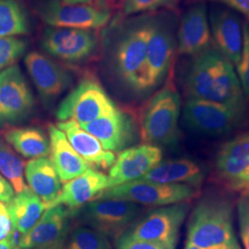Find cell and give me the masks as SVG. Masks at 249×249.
<instances>
[{
  "label": "cell",
  "mask_w": 249,
  "mask_h": 249,
  "mask_svg": "<svg viewBox=\"0 0 249 249\" xmlns=\"http://www.w3.org/2000/svg\"><path fill=\"white\" fill-rule=\"evenodd\" d=\"M118 107L96 78L86 77L63 99L55 116L59 122L73 120L79 124H87L114 113Z\"/></svg>",
  "instance_id": "cell-8"
},
{
  "label": "cell",
  "mask_w": 249,
  "mask_h": 249,
  "mask_svg": "<svg viewBox=\"0 0 249 249\" xmlns=\"http://www.w3.org/2000/svg\"><path fill=\"white\" fill-rule=\"evenodd\" d=\"M209 21L215 48L236 67L244 46V28L240 18L231 9L217 7L212 9Z\"/></svg>",
  "instance_id": "cell-19"
},
{
  "label": "cell",
  "mask_w": 249,
  "mask_h": 249,
  "mask_svg": "<svg viewBox=\"0 0 249 249\" xmlns=\"http://www.w3.org/2000/svg\"><path fill=\"white\" fill-rule=\"evenodd\" d=\"M24 64L41 102L51 108L74 82L71 72L43 52L32 51L24 55Z\"/></svg>",
  "instance_id": "cell-13"
},
{
  "label": "cell",
  "mask_w": 249,
  "mask_h": 249,
  "mask_svg": "<svg viewBox=\"0 0 249 249\" xmlns=\"http://www.w3.org/2000/svg\"><path fill=\"white\" fill-rule=\"evenodd\" d=\"M219 179L231 190L239 192L249 179V132L224 143L215 159Z\"/></svg>",
  "instance_id": "cell-17"
},
{
  "label": "cell",
  "mask_w": 249,
  "mask_h": 249,
  "mask_svg": "<svg viewBox=\"0 0 249 249\" xmlns=\"http://www.w3.org/2000/svg\"><path fill=\"white\" fill-rule=\"evenodd\" d=\"M241 239H242L244 249H249V236H248V235H241Z\"/></svg>",
  "instance_id": "cell-41"
},
{
  "label": "cell",
  "mask_w": 249,
  "mask_h": 249,
  "mask_svg": "<svg viewBox=\"0 0 249 249\" xmlns=\"http://www.w3.org/2000/svg\"><path fill=\"white\" fill-rule=\"evenodd\" d=\"M152 12L116 13L100 31L99 69L107 85L124 100L148 97L146 73Z\"/></svg>",
  "instance_id": "cell-1"
},
{
  "label": "cell",
  "mask_w": 249,
  "mask_h": 249,
  "mask_svg": "<svg viewBox=\"0 0 249 249\" xmlns=\"http://www.w3.org/2000/svg\"><path fill=\"white\" fill-rule=\"evenodd\" d=\"M24 173L29 187L41 198L46 209L62 189V182L53 162L46 157L32 159L27 162Z\"/></svg>",
  "instance_id": "cell-24"
},
{
  "label": "cell",
  "mask_w": 249,
  "mask_h": 249,
  "mask_svg": "<svg viewBox=\"0 0 249 249\" xmlns=\"http://www.w3.org/2000/svg\"><path fill=\"white\" fill-rule=\"evenodd\" d=\"M36 105L35 95L17 64L0 72V128L26 121Z\"/></svg>",
  "instance_id": "cell-12"
},
{
  "label": "cell",
  "mask_w": 249,
  "mask_h": 249,
  "mask_svg": "<svg viewBox=\"0 0 249 249\" xmlns=\"http://www.w3.org/2000/svg\"><path fill=\"white\" fill-rule=\"evenodd\" d=\"M247 17L249 21V0H214Z\"/></svg>",
  "instance_id": "cell-35"
},
{
  "label": "cell",
  "mask_w": 249,
  "mask_h": 249,
  "mask_svg": "<svg viewBox=\"0 0 249 249\" xmlns=\"http://www.w3.org/2000/svg\"><path fill=\"white\" fill-rule=\"evenodd\" d=\"M3 136L15 151L28 159L43 158L50 153V141L38 127H9Z\"/></svg>",
  "instance_id": "cell-26"
},
{
  "label": "cell",
  "mask_w": 249,
  "mask_h": 249,
  "mask_svg": "<svg viewBox=\"0 0 249 249\" xmlns=\"http://www.w3.org/2000/svg\"><path fill=\"white\" fill-rule=\"evenodd\" d=\"M43 53L58 62L78 66L98 57L97 30L45 26L39 37Z\"/></svg>",
  "instance_id": "cell-6"
},
{
  "label": "cell",
  "mask_w": 249,
  "mask_h": 249,
  "mask_svg": "<svg viewBox=\"0 0 249 249\" xmlns=\"http://www.w3.org/2000/svg\"><path fill=\"white\" fill-rule=\"evenodd\" d=\"M56 126L66 135L72 148L94 169H110L116 160L115 153L106 151L98 140L73 120L58 122Z\"/></svg>",
  "instance_id": "cell-21"
},
{
  "label": "cell",
  "mask_w": 249,
  "mask_h": 249,
  "mask_svg": "<svg viewBox=\"0 0 249 249\" xmlns=\"http://www.w3.org/2000/svg\"><path fill=\"white\" fill-rule=\"evenodd\" d=\"M72 213L62 205L48 208L33 229L22 235L19 248L63 249L71 233Z\"/></svg>",
  "instance_id": "cell-14"
},
{
  "label": "cell",
  "mask_w": 249,
  "mask_h": 249,
  "mask_svg": "<svg viewBox=\"0 0 249 249\" xmlns=\"http://www.w3.org/2000/svg\"><path fill=\"white\" fill-rule=\"evenodd\" d=\"M14 196L15 195L13 187L9 184V181L0 173V202L7 204Z\"/></svg>",
  "instance_id": "cell-37"
},
{
  "label": "cell",
  "mask_w": 249,
  "mask_h": 249,
  "mask_svg": "<svg viewBox=\"0 0 249 249\" xmlns=\"http://www.w3.org/2000/svg\"><path fill=\"white\" fill-rule=\"evenodd\" d=\"M107 188V175L89 168L83 175L65 183L59 195L46 209L62 205L71 212L76 211L95 199Z\"/></svg>",
  "instance_id": "cell-20"
},
{
  "label": "cell",
  "mask_w": 249,
  "mask_h": 249,
  "mask_svg": "<svg viewBox=\"0 0 249 249\" xmlns=\"http://www.w3.org/2000/svg\"><path fill=\"white\" fill-rule=\"evenodd\" d=\"M22 249V248H19V247H18V248H15V249Z\"/></svg>",
  "instance_id": "cell-43"
},
{
  "label": "cell",
  "mask_w": 249,
  "mask_h": 249,
  "mask_svg": "<svg viewBox=\"0 0 249 249\" xmlns=\"http://www.w3.org/2000/svg\"><path fill=\"white\" fill-rule=\"evenodd\" d=\"M177 39L178 53L190 57L213 46L204 4H196L185 11L178 22Z\"/></svg>",
  "instance_id": "cell-18"
},
{
  "label": "cell",
  "mask_w": 249,
  "mask_h": 249,
  "mask_svg": "<svg viewBox=\"0 0 249 249\" xmlns=\"http://www.w3.org/2000/svg\"><path fill=\"white\" fill-rule=\"evenodd\" d=\"M189 211L187 202L159 207L138 219L125 233L151 241L168 249H177L179 232Z\"/></svg>",
  "instance_id": "cell-11"
},
{
  "label": "cell",
  "mask_w": 249,
  "mask_h": 249,
  "mask_svg": "<svg viewBox=\"0 0 249 249\" xmlns=\"http://www.w3.org/2000/svg\"><path fill=\"white\" fill-rule=\"evenodd\" d=\"M110 1H113V0H110Z\"/></svg>",
  "instance_id": "cell-45"
},
{
  "label": "cell",
  "mask_w": 249,
  "mask_h": 249,
  "mask_svg": "<svg viewBox=\"0 0 249 249\" xmlns=\"http://www.w3.org/2000/svg\"><path fill=\"white\" fill-rule=\"evenodd\" d=\"M63 249H112V245L103 233L80 226L71 231Z\"/></svg>",
  "instance_id": "cell-29"
},
{
  "label": "cell",
  "mask_w": 249,
  "mask_h": 249,
  "mask_svg": "<svg viewBox=\"0 0 249 249\" xmlns=\"http://www.w3.org/2000/svg\"><path fill=\"white\" fill-rule=\"evenodd\" d=\"M12 229V222L5 206L0 208V240L6 239Z\"/></svg>",
  "instance_id": "cell-36"
},
{
  "label": "cell",
  "mask_w": 249,
  "mask_h": 249,
  "mask_svg": "<svg viewBox=\"0 0 249 249\" xmlns=\"http://www.w3.org/2000/svg\"><path fill=\"white\" fill-rule=\"evenodd\" d=\"M244 46L240 61L236 68V73L240 81L245 98L249 100V21L244 23Z\"/></svg>",
  "instance_id": "cell-32"
},
{
  "label": "cell",
  "mask_w": 249,
  "mask_h": 249,
  "mask_svg": "<svg viewBox=\"0 0 249 249\" xmlns=\"http://www.w3.org/2000/svg\"><path fill=\"white\" fill-rule=\"evenodd\" d=\"M32 9L45 26L99 30L107 26L114 14L110 0L88 4H66L62 0H32Z\"/></svg>",
  "instance_id": "cell-5"
},
{
  "label": "cell",
  "mask_w": 249,
  "mask_h": 249,
  "mask_svg": "<svg viewBox=\"0 0 249 249\" xmlns=\"http://www.w3.org/2000/svg\"><path fill=\"white\" fill-rule=\"evenodd\" d=\"M239 192H240L242 195H248V194H249V181L242 187Z\"/></svg>",
  "instance_id": "cell-42"
},
{
  "label": "cell",
  "mask_w": 249,
  "mask_h": 249,
  "mask_svg": "<svg viewBox=\"0 0 249 249\" xmlns=\"http://www.w3.org/2000/svg\"><path fill=\"white\" fill-rule=\"evenodd\" d=\"M204 172L196 161L181 158L160 160L142 179L161 184H179L190 187H201L204 181Z\"/></svg>",
  "instance_id": "cell-23"
},
{
  "label": "cell",
  "mask_w": 249,
  "mask_h": 249,
  "mask_svg": "<svg viewBox=\"0 0 249 249\" xmlns=\"http://www.w3.org/2000/svg\"><path fill=\"white\" fill-rule=\"evenodd\" d=\"M0 249H13L8 238L0 240Z\"/></svg>",
  "instance_id": "cell-40"
},
{
  "label": "cell",
  "mask_w": 249,
  "mask_h": 249,
  "mask_svg": "<svg viewBox=\"0 0 249 249\" xmlns=\"http://www.w3.org/2000/svg\"><path fill=\"white\" fill-rule=\"evenodd\" d=\"M162 160L160 147L141 144L118 153L107 176V188L140 180Z\"/></svg>",
  "instance_id": "cell-15"
},
{
  "label": "cell",
  "mask_w": 249,
  "mask_h": 249,
  "mask_svg": "<svg viewBox=\"0 0 249 249\" xmlns=\"http://www.w3.org/2000/svg\"><path fill=\"white\" fill-rule=\"evenodd\" d=\"M196 194L197 189L187 185L161 184L151 181L136 180L106 189L99 194L95 199L117 198L130 201L142 207H164L187 202L194 198Z\"/></svg>",
  "instance_id": "cell-10"
},
{
  "label": "cell",
  "mask_w": 249,
  "mask_h": 249,
  "mask_svg": "<svg viewBox=\"0 0 249 249\" xmlns=\"http://www.w3.org/2000/svg\"><path fill=\"white\" fill-rule=\"evenodd\" d=\"M25 163L6 141L0 138V173L16 193L28 188L24 181Z\"/></svg>",
  "instance_id": "cell-28"
},
{
  "label": "cell",
  "mask_w": 249,
  "mask_h": 249,
  "mask_svg": "<svg viewBox=\"0 0 249 249\" xmlns=\"http://www.w3.org/2000/svg\"><path fill=\"white\" fill-rule=\"evenodd\" d=\"M50 141V160L62 183L83 175L90 165L72 148L66 135L53 124L48 127Z\"/></svg>",
  "instance_id": "cell-22"
},
{
  "label": "cell",
  "mask_w": 249,
  "mask_h": 249,
  "mask_svg": "<svg viewBox=\"0 0 249 249\" xmlns=\"http://www.w3.org/2000/svg\"><path fill=\"white\" fill-rule=\"evenodd\" d=\"M246 107H233L200 99H187L183 121L188 129L207 137H221L240 125Z\"/></svg>",
  "instance_id": "cell-9"
},
{
  "label": "cell",
  "mask_w": 249,
  "mask_h": 249,
  "mask_svg": "<svg viewBox=\"0 0 249 249\" xmlns=\"http://www.w3.org/2000/svg\"><path fill=\"white\" fill-rule=\"evenodd\" d=\"M116 249H168L160 244L136 238L124 232L116 241Z\"/></svg>",
  "instance_id": "cell-33"
},
{
  "label": "cell",
  "mask_w": 249,
  "mask_h": 249,
  "mask_svg": "<svg viewBox=\"0 0 249 249\" xmlns=\"http://www.w3.org/2000/svg\"><path fill=\"white\" fill-rule=\"evenodd\" d=\"M187 242L203 249L239 245L231 201L218 196L200 199L188 220Z\"/></svg>",
  "instance_id": "cell-3"
},
{
  "label": "cell",
  "mask_w": 249,
  "mask_h": 249,
  "mask_svg": "<svg viewBox=\"0 0 249 249\" xmlns=\"http://www.w3.org/2000/svg\"><path fill=\"white\" fill-rule=\"evenodd\" d=\"M178 3V0H121L118 13L123 16H134L162 9H174Z\"/></svg>",
  "instance_id": "cell-31"
},
{
  "label": "cell",
  "mask_w": 249,
  "mask_h": 249,
  "mask_svg": "<svg viewBox=\"0 0 249 249\" xmlns=\"http://www.w3.org/2000/svg\"><path fill=\"white\" fill-rule=\"evenodd\" d=\"M142 206L117 198L94 199L71 212L82 226L89 227L112 240L127 231L142 213Z\"/></svg>",
  "instance_id": "cell-7"
},
{
  "label": "cell",
  "mask_w": 249,
  "mask_h": 249,
  "mask_svg": "<svg viewBox=\"0 0 249 249\" xmlns=\"http://www.w3.org/2000/svg\"><path fill=\"white\" fill-rule=\"evenodd\" d=\"M29 48V41L23 37L0 38V72L15 65L24 56Z\"/></svg>",
  "instance_id": "cell-30"
},
{
  "label": "cell",
  "mask_w": 249,
  "mask_h": 249,
  "mask_svg": "<svg viewBox=\"0 0 249 249\" xmlns=\"http://www.w3.org/2000/svg\"><path fill=\"white\" fill-rule=\"evenodd\" d=\"M184 249H243L241 247L240 244L239 245H236V246H231V247H221V248H213V249H203V248H199V247H196L194 246L190 243H187L186 242V245H185V248Z\"/></svg>",
  "instance_id": "cell-38"
},
{
  "label": "cell",
  "mask_w": 249,
  "mask_h": 249,
  "mask_svg": "<svg viewBox=\"0 0 249 249\" xmlns=\"http://www.w3.org/2000/svg\"><path fill=\"white\" fill-rule=\"evenodd\" d=\"M184 89L187 99L246 107L234 66L214 45L191 57L184 76Z\"/></svg>",
  "instance_id": "cell-2"
},
{
  "label": "cell",
  "mask_w": 249,
  "mask_h": 249,
  "mask_svg": "<svg viewBox=\"0 0 249 249\" xmlns=\"http://www.w3.org/2000/svg\"><path fill=\"white\" fill-rule=\"evenodd\" d=\"M62 1L66 4L75 5V4H88V3L92 2L93 0H62Z\"/></svg>",
  "instance_id": "cell-39"
},
{
  "label": "cell",
  "mask_w": 249,
  "mask_h": 249,
  "mask_svg": "<svg viewBox=\"0 0 249 249\" xmlns=\"http://www.w3.org/2000/svg\"><path fill=\"white\" fill-rule=\"evenodd\" d=\"M32 31V19L20 0H0V38L22 37Z\"/></svg>",
  "instance_id": "cell-27"
},
{
  "label": "cell",
  "mask_w": 249,
  "mask_h": 249,
  "mask_svg": "<svg viewBox=\"0 0 249 249\" xmlns=\"http://www.w3.org/2000/svg\"><path fill=\"white\" fill-rule=\"evenodd\" d=\"M240 235L249 236V194L242 195L237 203Z\"/></svg>",
  "instance_id": "cell-34"
},
{
  "label": "cell",
  "mask_w": 249,
  "mask_h": 249,
  "mask_svg": "<svg viewBox=\"0 0 249 249\" xmlns=\"http://www.w3.org/2000/svg\"><path fill=\"white\" fill-rule=\"evenodd\" d=\"M80 125L94 136L106 151L113 153H119L129 148L137 137L138 130L132 115L121 107L110 115Z\"/></svg>",
  "instance_id": "cell-16"
},
{
  "label": "cell",
  "mask_w": 249,
  "mask_h": 249,
  "mask_svg": "<svg viewBox=\"0 0 249 249\" xmlns=\"http://www.w3.org/2000/svg\"><path fill=\"white\" fill-rule=\"evenodd\" d=\"M181 98L169 78L143 106L140 116V134L147 144L173 146L178 142Z\"/></svg>",
  "instance_id": "cell-4"
},
{
  "label": "cell",
  "mask_w": 249,
  "mask_h": 249,
  "mask_svg": "<svg viewBox=\"0 0 249 249\" xmlns=\"http://www.w3.org/2000/svg\"><path fill=\"white\" fill-rule=\"evenodd\" d=\"M3 206H4V205H3V203H1V202H0V208H1V207H3Z\"/></svg>",
  "instance_id": "cell-44"
},
{
  "label": "cell",
  "mask_w": 249,
  "mask_h": 249,
  "mask_svg": "<svg viewBox=\"0 0 249 249\" xmlns=\"http://www.w3.org/2000/svg\"><path fill=\"white\" fill-rule=\"evenodd\" d=\"M5 207L12 225L22 234L34 228L46 210L45 203L30 187L17 193Z\"/></svg>",
  "instance_id": "cell-25"
}]
</instances>
